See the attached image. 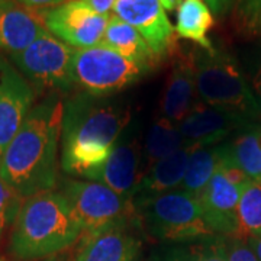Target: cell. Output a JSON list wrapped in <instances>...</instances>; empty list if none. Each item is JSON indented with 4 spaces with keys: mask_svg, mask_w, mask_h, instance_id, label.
Instances as JSON below:
<instances>
[{
    "mask_svg": "<svg viewBox=\"0 0 261 261\" xmlns=\"http://www.w3.org/2000/svg\"><path fill=\"white\" fill-rule=\"evenodd\" d=\"M63 109L61 93H47L31 108L0 160V178L23 199L56 187Z\"/></svg>",
    "mask_w": 261,
    "mask_h": 261,
    "instance_id": "obj_1",
    "label": "cell"
},
{
    "mask_svg": "<svg viewBox=\"0 0 261 261\" xmlns=\"http://www.w3.org/2000/svg\"><path fill=\"white\" fill-rule=\"evenodd\" d=\"M129 122V106L112 96H94L83 90L70 94L63 109V171L82 177L99 167L111 155Z\"/></svg>",
    "mask_w": 261,
    "mask_h": 261,
    "instance_id": "obj_2",
    "label": "cell"
},
{
    "mask_svg": "<svg viewBox=\"0 0 261 261\" xmlns=\"http://www.w3.org/2000/svg\"><path fill=\"white\" fill-rule=\"evenodd\" d=\"M83 226L60 190L23 200L12 225L9 248L18 260H38L63 251L79 240Z\"/></svg>",
    "mask_w": 261,
    "mask_h": 261,
    "instance_id": "obj_3",
    "label": "cell"
},
{
    "mask_svg": "<svg viewBox=\"0 0 261 261\" xmlns=\"http://www.w3.org/2000/svg\"><path fill=\"white\" fill-rule=\"evenodd\" d=\"M199 102L257 122L260 113L238 61L222 49L192 51Z\"/></svg>",
    "mask_w": 261,
    "mask_h": 261,
    "instance_id": "obj_4",
    "label": "cell"
},
{
    "mask_svg": "<svg viewBox=\"0 0 261 261\" xmlns=\"http://www.w3.org/2000/svg\"><path fill=\"white\" fill-rule=\"evenodd\" d=\"M138 224L161 241L186 243L215 235L206 225L200 202L185 190L132 199Z\"/></svg>",
    "mask_w": 261,
    "mask_h": 261,
    "instance_id": "obj_5",
    "label": "cell"
},
{
    "mask_svg": "<svg viewBox=\"0 0 261 261\" xmlns=\"http://www.w3.org/2000/svg\"><path fill=\"white\" fill-rule=\"evenodd\" d=\"M154 68L137 64L105 45L74 49L71 73L75 86L94 96H112L148 75Z\"/></svg>",
    "mask_w": 261,
    "mask_h": 261,
    "instance_id": "obj_6",
    "label": "cell"
},
{
    "mask_svg": "<svg viewBox=\"0 0 261 261\" xmlns=\"http://www.w3.org/2000/svg\"><path fill=\"white\" fill-rule=\"evenodd\" d=\"M60 192L71 205L87 233L112 226H129L132 222H138L134 200L100 183L67 178L63 181Z\"/></svg>",
    "mask_w": 261,
    "mask_h": 261,
    "instance_id": "obj_7",
    "label": "cell"
},
{
    "mask_svg": "<svg viewBox=\"0 0 261 261\" xmlns=\"http://www.w3.org/2000/svg\"><path fill=\"white\" fill-rule=\"evenodd\" d=\"M73 56L74 48L47 31L27 49L10 54V61L38 93H70L75 86L71 73Z\"/></svg>",
    "mask_w": 261,
    "mask_h": 261,
    "instance_id": "obj_8",
    "label": "cell"
},
{
    "mask_svg": "<svg viewBox=\"0 0 261 261\" xmlns=\"http://www.w3.org/2000/svg\"><path fill=\"white\" fill-rule=\"evenodd\" d=\"M250 178L228 161H222L199 196L206 225L215 235L231 238L238 231V203Z\"/></svg>",
    "mask_w": 261,
    "mask_h": 261,
    "instance_id": "obj_9",
    "label": "cell"
},
{
    "mask_svg": "<svg viewBox=\"0 0 261 261\" xmlns=\"http://www.w3.org/2000/svg\"><path fill=\"white\" fill-rule=\"evenodd\" d=\"M49 34L74 49L100 45L109 16L96 13L84 0H67L39 12Z\"/></svg>",
    "mask_w": 261,
    "mask_h": 261,
    "instance_id": "obj_10",
    "label": "cell"
},
{
    "mask_svg": "<svg viewBox=\"0 0 261 261\" xmlns=\"http://www.w3.org/2000/svg\"><path fill=\"white\" fill-rule=\"evenodd\" d=\"M82 177L132 199L142 178V147L138 137L125 130L108 160Z\"/></svg>",
    "mask_w": 261,
    "mask_h": 261,
    "instance_id": "obj_11",
    "label": "cell"
},
{
    "mask_svg": "<svg viewBox=\"0 0 261 261\" xmlns=\"http://www.w3.org/2000/svg\"><path fill=\"white\" fill-rule=\"evenodd\" d=\"M113 15L137 29L159 60L173 54L176 31L160 0H116Z\"/></svg>",
    "mask_w": 261,
    "mask_h": 261,
    "instance_id": "obj_12",
    "label": "cell"
},
{
    "mask_svg": "<svg viewBox=\"0 0 261 261\" xmlns=\"http://www.w3.org/2000/svg\"><path fill=\"white\" fill-rule=\"evenodd\" d=\"M35 90L18 68L0 56V160L32 108Z\"/></svg>",
    "mask_w": 261,
    "mask_h": 261,
    "instance_id": "obj_13",
    "label": "cell"
},
{
    "mask_svg": "<svg viewBox=\"0 0 261 261\" xmlns=\"http://www.w3.org/2000/svg\"><path fill=\"white\" fill-rule=\"evenodd\" d=\"M257 122L248 121L238 113L197 102L186 118L178 123L185 144L192 148L214 147L240 130Z\"/></svg>",
    "mask_w": 261,
    "mask_h": 261,
    "instance_id": "obj_14",
    "label": "cell"
},
{
    "mask_svg": "<svg viewBox=\"0 0 261 261\" xmlns=\"http://www.w3.org/2000/svg\"><path fill=\"white\" fill-rule=\"evenodd\" d=\"M47 29L42 16L15 0H0V49L16 54L35 42Z\"/></svg>",
    "mask_w": 261,
    "mask_h": 261,
    "instance_id": "obj_15",
    "label": "cell"
},
{
    "mask_svg": "<svg viewBox=\"0 0 261 261\" xmlns=\"http://www.w3.org/2000/svg\"><path fill=\"white\" fill-rule=\"evenodd\" d=\"M196 94L195 63L190 53L178 57L168 75L160 102L159 116L178 125L197 103Z\"/></svg>",
    "mask_w": 261,
    "mask_h": 261,
    "instance_id": "obj_16",
    "label": "cell"
},
{
    "mask_svg": "<svg viewBox=\"0 0 261 261\" xmlns=\"http://www.w3.org/2000/svg\"><path fill=\"white\" fill-rule=\"evenodd\" d=\"M140 240L126 226H112L89 233L74 261H134Z\"/></svg>",
    "mask_w": 261,
    "mask_h": 261,
    "instance_id": "obj_17",
    "label": "cell"
},
{
    "mask_svg": "<svg viewBox=\"0 0 261 261\" xmlns=\"http://www.w3.org/2000/svg\"><path fill=\"white\" fill-rule=\"evenodd\" d=\"M193 149L196 148L185 145L183 148L178 149L177 152L157 161L142 176L132 199L149 197V196L161 195L171 190H177L183 183L187 163Z\"/></svg>",
    "mask_w": 261,
    "mask_h": 261,
    "instance_id": "obj_18",
    "label": "cell"
},
{
    "mask_svg": "<svg viewBox=\"0 0 261 261\" xmlns=\"http://www.w3.org/2000/svg\"><path fill=\"white\" fill-rule=\"evenodd\" d=\"M102 45L111 48L137 64L155 68L160 61L147 44V41L141 37L140 32L118 18L116 15L109 16Z\"/></svg>",
    "mask_w": 261,
    "mask_h": 261,
    "instance_id": "obj_19",
    "label": "cell"
},
{
    "mask_svg": "<svg viewBox=\"0 0 261 261\" xmlns=\"http://www.w3.org/2000/svg\"><path fill=\"white\" fill-rule=\"evenodd\" d=\"M224 159L250 180L261 181V125L254 123L222 142Z\"/></svg>",
    "mask_w": 261,
    "mask_h": 261,
    "instance_id": "obj_20",
    "label": "cell"
},
{
    "mask_svg": "<svg viewBox=\"0 0 261 261\" xmlns=\"http://www.w3.org/2000/svg\"><path fill=\"white\" fill-rule=\"evenodd\" d=\"M214 27L212 10L205 0H183L177 8L176 34L178 38L189 39L205 51L214 49L209 39V31Z\"/></svg>",
    "mask_w": 261,
    "mask_h": 261,
    "instance_id": "obj_21",
    "label": "cell"
},
{
    "mask_svg": "<svg viewBox=\"0 0 261 261\" xmlns=\"http://www.w3.org/2000/svg\"><path fill=\"white\" fill-rule=\"evenodd\" d=\"M185 145V138L177 123L157 116L149 126L142 148V176L157 161L177 152Z\"/></svg>",
    "mask_w": 261,
    "mask_h": 261,
    "instance_id": "obj_22",
    "label": "cell"
},
{
    "mask_svg": "<svg viewBox=\"0 0 261 261\" xmlns=\"http://www.w3.org/2000/svg\"><path fill=\"white\" fill-rule=\"evenodd\" d=\"M222 161H224L222 144L193 149L187 163L183 183L178 189L199 199L200 193L209 185L218 168L221 167Z\"/></svg>",
    "mask_w": 261,
    "mask_h": 261,
    "instance_id": "obj_23",
    "label": "cell"
},
{
    "mask_svg": "<svg viewBox=\"0 0 261 261\" xmlns=\"http://www.w3.org/2000/svg\"><path fill=\"white\" fill-rule=\"evenodd\" d=\"M155 261H228L226 237L211 235L202 240L174 243Z\"/></svg>",
    "mask_w": 261,
    "mask_h": 261,
    "instance_id": "obj_24",
    "label": "cell"
},
{
    "mask_svg": "<svg viewBox=\"0 0 261 261\" xmlns=\"http://www.w3.org/2000/svg\"><path fill=\"white\" fill-rule=\"evenodd\" d=\"M261 235V181L250 180L238 203V231L235 237L248 241Z\"/></svg>",
    "mask_w": 261,
    "mask_h": 261,
    "instance_id": "obj_25",
    "label": "cell"
},
{
    "mask_svg": "<svg viewBox=\"0 0 261 261\" xmlns=\"http://www.w3.org/2000/svg\"><path fill=\"white\" fill-rule=\"evenodd\" d=\"M22 205L23 197L0 178V235L13 225Z\"/></svg>",
    "mask_w": 261,
    "mask_h": 261,
    "instance_id": "obj_26",
    "label": "cell"
},
{
    "mask_svg": "<svg viewBox=\"0 0 261 261\" xmlns=\"http://www.w3.org/2000/svg\"><path fill=\"white\" fill-rule=\"evenodd\" d=\"M235 12L240 28L261 35V0H237Z\"/></svg>",
    "mask_w": 261,
    "mask_h": 261,
    "instance_id": "obj_27",
    "label": "cell"
},
{
    "mask_svg": "<svg viewBox=\"0 0 261 261\" xmlns=\"http://www.w3.org/2000/svg\"><path fill=\"white\" fill-rule=\"evenodd\" d=\"M228 261H260L250 244L240 238H226Z\"/></svg>",
    "mask_w": 261,
    "mask_h": 261,
    "instance_id": "obj_28",
    "label": "cell"
},
{
    "mask_svg": "<svg viewBox=\"0 0 261 261\" xmlns=\"http://www.w3.org/2000/svg\"><path fill=\"white\" fill-rule=\"evenodd\" d=\"M247 79H248V84H250L252 96H254L255 103H257L261 119V60L257 63L255 68L251 71V74L247 75Z\"/></svg>",
    "mask_w": 261,
    "mask_h": 261,
    "instance_id": "obj_29",
    "label": "cell"
},
{
    "mask_svg": "<svg viewBox=\"0 0 261 261\" xmlns=\"http://www.w3.org/2000/svg\"><path fill=\"white\" fill-rule=\"evenodd\" d=\"M15 2L31 10L41 12V10L51 9V8L60 6V5H63L67 0H15Z\"/></svg>",
    "mask_w": 261,
    "mask_h": 261,
    "instance_id": "obj_30",
    "label": "cell"
},
{
    "mask_svg": "<svg viewBox=\"0 0 261 261\" xmlns=\"http://www.w3.org/2000/svg\"><path fill=\"white\" fill-rule=\"evenodd\" d=\"M92 9L99 13V15H103V16H109V13L113 10V6H115V2L116 0H84Z\"/></svg>",
    "mask_w": 261,
    "mask_h": 261,
    "instance_id": "obj_31",
    "label": "cell"
},
{
    "mask_svg": "<svg viewBox=\"0 0 261 261\" xmlns=\"http://www.w3.org/2000/svg\"><path fill=\"white\" fill-rule=\"evenodd\" d=\"M233 0H207V6L214 13L224 15L226 10L231 8Z\"/></svg>",
    "mask_w": 261,
    "mask_h": 261,
    "instance_id": "obj_32",
    "label": "cell"
},
{
    "mask_svg": "<svg viewBox=\"0 0 261 261\" xmlns=\"http://www.w3.org/2000/svg\"><path fill=\"white\" fill-rule=\"evenodd\" d=\"M247 243L250 244V247L252 248V251L255 252L257 258L261 261V235H258V237H254V238H251V240H248Z\"/></svg>",
    "mask_w": 261,
    "mask_h": 261,
    "instance_id": "obj_33",
    "label": "cell"
},
{
    "mask_svg": "<svg viewBox=\"0 0 261 261\" xmlns=\"http://www.w3.org/2000/svg\"><path fill=\"white\" fill-rule=\"evenodd\" d=\"M160 2H161V5H163L164 10L171 12V10L177 9L178 6H180V3H181L183 0H160Z\"/></svg>",
    "mask_w": 261,
    "mask_h": 261,
    "instance_id": "obj_34",
    "label": "cell"
},
{
    "mask_svg": "<svg viewBox=\"0 0 261 261\" xmlns=\"http://www.w3.org/2000/svg\"><path fill=\"white\" fill-rule=\"evenodd\" d=\"M0 261H2V260H0Z\"/></svg>",
    "mask_w": 261,
    "mask_h": 261,
    "instance_id": "obj_35",
    "label": "cell"
}]
</instances>
